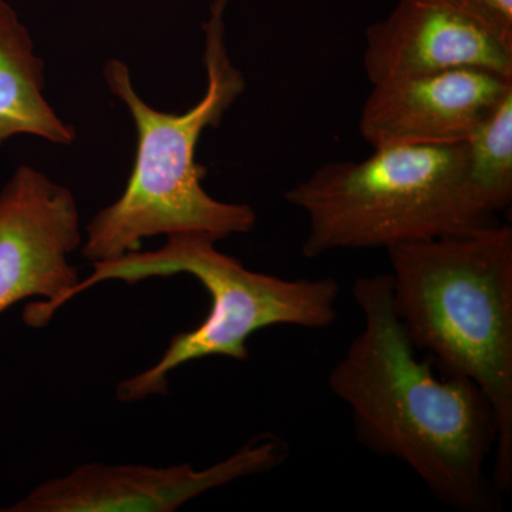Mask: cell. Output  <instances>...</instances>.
<instances>
[{
    "mask_svg": "<svg viewBox=\"0 0 512 512\" xmlns=\"http://www.w3.org/2000/svg\"><path fill=\"white\" fill-rule=\"evenodd\" d=\"M352 293L363 328L328 383L349 407L357 441L409 467L450 510H500L487 470L498 436L487 397L419 356L394 311L389 272L357 278Z\"/></svg>",
    "mask_w": 512,
    "mask_h": 512,
    "instance_id": "6da1fadb",
    "label": "cell"
},
{
    "mask_svg": "<svg viewBox=\"0 0 512 512\" xmlns=\"http://www.w3.org/2000/svg\"><path fill=\"white\" fill-rule=\"evenodd\" d=\"M394 311L443 376L470 380L497 420L493 480L512 487V228L386 248Z\"/></svg>",
    "mask_w": 512,
    "mask_h": 512,
    "instance_id": "7a4b0ae2",
    "label": "cell"
},
{
    "mask_svg": "<svg viewBox=\"0 0 512 512\" xmlns=\"http://www.w3.org/2000/svg\"><path fill=\"white\" fill-rule=\"evenodd\" d=\"M227 5L228 0H214L202 25L207 89L183 114L165 113L141 99L126 63L113 59L104 66L111 93L130 111L137 148L123 194L87 224L82 254L92 264L140 251L144 239L158 235L198 232L221 241L254 229V208L217 200L204 190L207 170L195 158L202 133L220 126L247 87L228 55Z\"/></svg>",
    "mask_w": 512,
    "mask_h": 512,
    "instance_id": "3957f363",
    "label": "cell"
},
{
    "mask_svg": "<svg viewBox=\"0 0 512 512\" xmlns=\"http://www.w3.org/2000/svg\"><path fill=\"white\" fill-rule=\"evenodd\" d=\"M305 212L309 259L346 249L466 234L500 221L477 207L467 143L376 148L362 161H330L285 194Z\"/></svg>",
    "mask_w": 512,
    "mask_h": 512,
    "instance_id": "277c9868",
    "label": "cell"
},
{
    "mask_svg": "<svg viewBox=\"0 0 512 512\" xmlns=\"http://www.w3.org/2000/svg\"><path fill=\"white\" fill-rule=\"evenodd\" d=\"M214 238L198 232L168 235L163 247L134 251L111 261L93 262L70 301L101 282L134 285L151 278L190 275L210 296V312L197 328L171 338L156 365L117 386V399L140 402L168 392V377L178 367L207 357L245 362L248 342L274 326L326 329L338 319L340 285L333 278L285 279L248 269L218 251Z\"/></svg>",
    "mask_w": 512,
    "mask_h": 512,
    "instance_id": "5b68a950",
    "label": "cell"
},
{
    "mask_svg": "<svg viewBox=\"0 0 512 512\" xmlns=\"http://www.w3.org/2000/svg\"><path fill=\"white\" fill-rule=\"evenodd\" d=\"M82 244L73 192L42 171L19 165L0 191V315L40 298L26 306L25 322L46 326L79 284L69 256Z\"/></svg>",
    "mask_w": 512,
    "mask_h": 512,
    "instance_id": "8992f818",
    "label": "cell"
},
{
    "mask_svg": "<svg viewBox=\"0 0 512 512\" xmlns=\"http://www.w3.org/2000/svg\"><path fill=\"white\" fill-rule=\"evenodd\" d=\"M289 454L285 440L264 433L204 470H195L190 463L171 467L86 463L36 485L5 511L174 512L215 488L275 470Z\"/></svg>",
    "mask_w": 512,
    "mask_h": 512,
    "instance_id": "52a82bcc",
    "label": "cell"
},
{
    "mask_svg": "<svg viewBox=\"0 0 512 512\" xmlns=\"http://www.w3.org/2000/svg\"><path fill=\"white\" fill-rule=\"evenodd\" d=\"M512 93V77L454 69L375 84L359 131L369 146H454L467 143Z\"/></svg>",
    "mask_w": 512,
    "mask_h": 512,
    "instance_id": "ba28073f",
    "label": "cell"
},
{
    "mask_svg": "<svg viewBox=\"0 0 512 512\" xmlns=\"http://www.w3.org/2000/svg\"><path fill=\"white\" fill-rule=\"evenodd\" d=\"M363 66L375 84L454 69L512 77V46L453 0H397L366 30Z\"/></svg>",
    "mask_w": 512,
    "mask_h": 512,
    "instance_id": "9c48e42d",
    "label": "cell"
},
{
    "mask_svg": "<svg viewBox=\"0 0 512 512\" xmlns=\"http://www.w3.org/2000/svg\"><path fill=\"white\" fill-rule=\"evenodd\" d=\"M45 63L18 13L0 0V146L15 136H33L70 146L76 133L45 97Z\"/></svg>",
    "mask_w": 512,
    "mask_h": 512,
    "instance_id": "30bf717a",
    "label": "cell"
},
{
    "mask_svg": "<svg viewBox=\"0 0 512 512\" xmlns=\"http://www.w3.org/2000/svg\"><path fill=\"white\" fill-rule=\"evenodd\" d=\"M467 181L477 207L498 221L512 201V93L467 141Z\"/></svg>",
    "mask_w": 512,
    "mask_h": 512,
    "instance_id": "8fae6325",
    "label": "cell"
},
{
    "mask_svg": "<svg viewBox=\"0 0 512 512\" xmlns=\"http://www.w3.org/2000/svg\"><path fill=\"white\" fill-rule=\"evenodd\" d=\"M495 36L512 46V0H453Z\"/></svg>",
    "mask_w": 512,
    "mask_h": 512,
    "instance_id": "7c38bea8",
    "label": "cell"
}]
</instances>
